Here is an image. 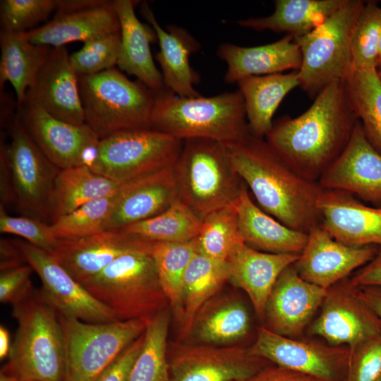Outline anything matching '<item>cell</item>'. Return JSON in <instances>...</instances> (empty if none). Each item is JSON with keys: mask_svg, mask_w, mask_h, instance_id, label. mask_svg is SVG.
I'll return each mask as SVG.
<instances>
[{"mask_svg": "<svg viewBox=\"0 0 381 381\" xmlns=\"http://www.w3.org/2000/svg\"><path fill=\"white\" fill-rule=\"evenodd\" d=\"M347 0H276L274 12L265 17L237 21L257 31L286 32L294 38L304 36L327 20Z\"/></svg>", "mask_w": 381, "mask_h": 381, "instance_id": "31", "label": "cell"}, {"mask_svg": "<svg viewBox=\"0 0 381 381\" xmlns=\"http://www.w3.org/2000/svg\"><path fill=\"white\" fill-rule=\"evenodd\" d=\"M120 25L121 44L117 66L155 92L164 90L162 73L156 67L150 44L157 39L152 27L143 23L135 13V1L114 0Z\"/></svg>", "mask_w": 381, "mask_h": 381, "instance_id": "28", "label": "cell"}, {"mask_svg": "<svg viewBox=\"0 0 381 381\" xmlns=\"http://www.w3.org/2000/svg\"><path fill=\"white\" fill-rule=\"evenodd\" d=\"M236 202L203 218L200 231L195 238L198 253L226 261L236 246L244 242L238 226Z\"/></svg>", "mask_w": 381, "mask_h": 381, "instance_id": "40", "label": "cell"}, {"mask_svg": "<svg viewBox=\"0 0 381 381\" xmlns=\"http://www.w3.org/2000/svg\"><path fill=\"white\" fill-rule=\"evenodd\" d=\"M318 182L324 189L346 191L381 208V155L366 140L359 121L344 151Z\"/></svg>", "mask_w": 381, "mask_h": 381, "instance_id": "18", "label": "cell"}, {"mask_svg": "<svg viewBox=\"0 0 381 381\" xmlns=\"http://www.w3.org/2000/svg\"><path fill=\"white\" fill-rule=\"evenodd\" d=\"M32 272L33 270L28 263L1 272V303L13 306L30 298L35 292L31 280Z\"/></svg>", "mask_w": 381, "mask_h": 381, "instance_id": "47", "label": "cell"}, {"mask_svg": "<svg viewBox=\"0 0 381 381\" xmlns=\"http://www.w3.org/2000/svg\"><path fill=\"white\" fill-rule=\"evenodd\" d=\"M246 381H323L318 377L302 373L280 368H263Z\"/></svg>", "mask_w": 381, "mask_h": 381, "instance_id": "50", "label": "cell"}, {"mask_svg": "<svg viewBox=\"0 0 381 381\" xmlns=\"http://www.w3.org/2000/svg\"><path fill=\"white\" fill-rule=\"evenodd\" d=\"M6 160L12 202L28 214L48 218L49 200L59 171L30 138L18 115L11 126V140L1 145Z\"/></svg>", "mask_w": 381, "mask_h": 381, "instance_id": "11", "label": "cell"}, {"mask_svg": "<svg viewBox=\"0 0 381 381\" xmlns=\"http://www.w3.org/2000/svg\"><path fill=\"white\" fill-rule=\"evenodd\" d=\"M249 326L250 318L244 305L227 299L217 301L207 309L203 306L197 315L193 331L201 341L219 344L242 338Z\"/></svg>", "mask_w": 381, "mask_h": 381, "instance_id": "38", "label": "cell"}, {"mask_svg": "<svg viewBox=\"0 0 381 381\" xmlns=\"http://www.w3.org/2000/svg\"><path fill=\"white\" fill-rule=\"evenodd\" d=\"M349 350L344 381H378L381 377V334Z\"/></svg>", "mask_w": 381, "mask_h": 381, "instance_id": "46", "label": "cell"}, {"mask_svg": "<svg viewBox=\"0 0 381 381\" xmlns=\"http://www.w3.org/2000/svg\"><path fill=\"white\" fill-rule=\"evenodd\" d=\"M354 287L381 286V248L366 265L354 272L349 281Z\"/></svg>", "mask_w": 381, "mask_h": 381, "instance_id": "49", "label": "cell"}, {"mask_svg": "<svg viewBox=\"0 0 381 381\" xmlns=\"http://www.w3.org/2000/svg\"><path fill=\"white\" fill-rule=\"evenodd\" d=\"M327 289L301 278L293 265L280 274L267 298L265 317L268 329L297 338L322 304Z\"/></svg>", "mask_w": 381, "mask_h": 381, "instance_id": "19", "label": "cell"}, {"mask_svg": "<svg viewBox=\"0 0 381 381\" xmlns=\"http://www.w3.org/2000/svg\"><path fill=\"white\" fill-rule=\"evenodd\" d=\"M229 278L230 269L226 260H214L198 252L195 254L184 276L181 339H185L192 332L200 309Z\"/></svg>", "mask_w": 381, "mask_h": 381, "instance_id": "33", "label": "cell"}, {"mask_svg": "<svg viewBox=\"0 0 381 381\" xmlns=\"http://www.w3.org/2000/svg\"><path fill=\"white\" fill-rule=\"evenodd\" d=\"M377 73L379 75V77L381 79V67H380L379 68L377 69Z\"/></svg>", "mask_w": 381, "mask_h": 381, "instance_id": "56", "label": "cell"}, {"mask_svg": "<svg viewBox=\"0 0 381 381\" xmlns=\"http://www.w3.org/2000/svg\"><path fill=\"white\" fill-rule=\"evenodd\" d=\"M378 381H381V377H380V380Z\"/></svg>", "mask_w": 381, "mask_h": 381, "instance_id": "57", "label": "cell"}, {"mask_svg": "<svg viewBox=\"0 0 381 381\" xmlns=\"http://www.w3.org/2000/svg\"><path fill=\"white\" fill-rule=\"evenodd\" d=\"M169 325V314L167 308L147 323L143 347L127 381H170L167 358Z\"/></svg>", "mask_w": 381, "mask_h": 381, "instance_id": "39", "label": "cell"}, {"mask_svg": "<svg viewBox=\"0 0 381 381\" xmlns=\"http://www.w3.org/2000/svg\"><path fill=\"white\" fill-rule=\"evenodd\" d=\"M237 83L244 99L250 132L260 138L271 130L273 115L284 97L300 86L298 71L250 76Z\"/></svg>", "mask_w": 381, "mask_h": 381, "instance_id": "30", "label": "cell"}, {"mask_svg": "<svg viewBox=\"0 0 381 381\" xmlns=\"http://www.w3.org/2000/svg\"><path fill=\"white\" fill-rule=\"evenodd\" d=\"M18 327L1 370L18 381H65V344L59 314L40 290L12 306Z\"/></svg>", "mask_w": 381, "mask_h": 381, "instance_id": "3", "label": "cell"}, {"mask_svg": "<svg viewBox=\"0 0 381 381\" xmlns=\"http://www.w3.org/2000/svg\"><path fill=\"white\" fill-rule=\"evenodd\" d=\"M358 121L344 80H335L304 113L273 122L265 140L296 173L318 181L346 147Z\"/></svg>", "mask_w": 381, "mask_h": 381, "instance_id": "1", "label": "cell"}, {"mask_svg": "<svg viewBox=\"0 0 381 381\" xmlns=\"http://www.w3.org/2000/svg\"><path fill=\"white\" fill-rule=\"evenodd\" d=\"M151 128L181 140L207 138L224 144L250 133L238 90L212 97H182L165 88L156 93Z\"/></svg>", "mask_w": 381, "mask_h": 381, "instance_id": "4", "label": "cell"}, {"mask_svg": "<svg viewBox=\"0 0 381 381\" xmlns=\"http://www.w3.org/2000/svg\"><path fill=\"white\" fill-rule=\"evenodd\" d=\"M141 13L152 27L159 45L156 59L160 65L165 87L182 97H197L202 95L194 85L200 81L199 74L190 64V56L200 44L184 29L171 25L164 30L146 2Z\"/></svg>", "mask_w": 381, "mask_h": 381, "instance_id": "25", "label": "cell"}, {"mask_svg": "<svg viewBox=\"0 0 381 381\" xmlns=\"http://www.w3.org/2000/svg\"><path fill=\"white\" fill-rule=\"evenodd\" d=\"M344 83L366 140L381 155V79L377 69L353 70Z\"/></svg>", "mask_w": 381, "mask_h": 381, "instance_id": "35", "label": "cell"}, {"mask_svg": "<svg viewBox=\"0 0 381 381\" xmlns=\"http://www.w3.org/2000/svg\"><path fill=\"white\" fill-rule=\"evenodd\" d=\"M144 342V333L129 345L95 381H127Z\"/></svg>", "mask_w": 381, "mask_h": 381, "instance_id": "48", "label": "cell"}, {"mask_svg": "<svg viewBox=\"0 0 381 381\" xmlns=\"http://www.w3.org/2000/svg\"><path fill=\"white\" fill-rule=\"evenodd\" d=\"M0 231L18 236L24 241L52 253L59 240L54 236L50 224L33 217H13L0 205Z\"/></svg>", "mask_w": 381, "mask_h": 381, "instance_id": "45", "label": "cell"}, {"mask_svg": "<svg viewBox=\"0 0 381 381\" xmlns=\"http://www.w3.org/2000/svg\"><path fill=\"white\" fill-rule=\"evenodd\" d=\"M299 255L262 252L241 243L226 260L229 280L247 294L258 315L265 317L266 303L277 279Z\"/></svg>", "mask_w": 381, "mask_h": 381, "instance_id": "27", "label": "cell"}, {"mask_svg": "<svg viewBox=\"0 0 381 381\" xmlns=\"http://www.w3.org/2000/svg\"><path fill=\"white\" fill-rule=\"evenodd\" d=\"M26 262L40 277V291L59 315L90 323H108L118 320L96 299L49 252L24 240L14 241Z\"/></svg>", "mask_w": 381, "mask_h": 381, "instance_id": "12", "label": "cell"}, {"mask_svg": "<svg viewBox=\"0 0 381 381\" xmlns=\"http://www.w3.org/2000/svg\"><path fill=\"white\" fill-rule=\"evenodd\" d=\"M320 226L335 240L350 246L381 248V208L369 207L343 190L324 189L318 202Z\"/></svg>", "mask_w": 381, "mask_h": 381, "instance_id": "22", "label": "cell"}, {"mask_svg": "<svg viewBox=\"0 0 381 381\" xmlns=\"http://www.w3.org/2000/svg\"><path fill=\"white\" fill-rule=\"evenodd\" d=\"M123 184L94 172L85 165L60 169L49 200L50 224L90 201L115 195Z\"/></svg>", "mask_w": 381, "mask_h": 381, "instance_id": "32", "label": "cell"}, {"mask_svg": "<svg viewBox=\"0 0 381 381\" xmlns=\"http://www.w3.org/2000/svg\"><path fill=\"white\" fill-rule=\"evenodd\" d=\"M239 230L244 243L260 251L301 254L308 234L292 229L264 212L250 198L246 186L236 202Z\"/></svg>", "mask_w": 381, "mask_h": 381, "instance_id": "29", "label": "cell"}, {"mask_svg": "<svg viewBox=\"0 0 381 381\" xmlns=\"http://www.w3.org/2000/svg\"><path fill=\"white\" fill-rule=\"evenodd\" d=\"M174 171L179 199L202 219L235 203L246 186L234 169L225 144L211 139L184 140Z\"/></svg>", "mask_w": 381, "mask_h": 381, "instance_id": "5", "label": "cell"}, {"mask_svg": "<svg viewBox=\"0 0 381 381\" xmlns=\"http://www.w3.org/2000/svg\"><path fill=\"white\" fill-rule=\"evenodd\" d=\"M178 198L174 164L123 183L116 194L106 230L157 216Z\"/></svg>", "mask_w": 381, "mask_h": 381, "instance_id": "23", "label": "cell"}, {"mask_svg": "<svg viewBox=\"0 0 381 381\" xmlns=\"http://www.w3.org/2000/svg\"><path fill=\"white\" fill-rule=\"evenodd\" d=\"M63 329L65 381H95L145 331L143 320L90 323L59 315Z\"/></svg>", "mask_w": 381, "mask_h": 381, "instance_id": "9", "label": "cell"}, {"mask_svg": "<svg viewBox=\"0 0 381 381\" xmlns=\"http://www.w3.org/2000/svg\"><path fill=\"white\" fill-rule=\"evenodd\" d=\"M0 87L9 82L20 105L52 47L32 43L25 33L1 32Z\"/></svg>", "mask_w": 381, "mask_h": 381, "instance_id": "34", "label": "cell"}, {"mask_svg": "<svg viewBox=\"0 0 381 381\" xmlns=\"http://www.w3.org/2000/svg\"><path fill=\"white\" fill-rule=\"evenodd\" d=\"M381 67V27L380 30L379 43H378V53L377 59V69Z\"/></svg>", "mask_w": 381, "mask_h": 381, "instance_id": "55", "label": "cell"}, {"mask_svg": "<svg viewBox=\"0 0 381 381\" xmlns=\"http://www.w3.org/2000/svg\"><path fill=\"white\" fill-rule=\"evenodd\" d=\"M253 356L275 365L302 373L323 381H344L349 350L298 340L259 327L255 342L248 349Z\"/></svg>", "mask_w": 381, "mask_h": 381, "instance_id": "13", "label": "cell"}, {"mask_svg": "<svg viewBox=\"0 0 381 381\" xmlns=\"http://www.w3.org/2000/svg\"><path fill=\"white\" fill-rule=\"evenodd\" d=\"M121 44V33L107 34L87 42L70 55L71 63L78 74L93 75L117 65Z\"/></svg>", "mask_w": 381, "mask_h": 381, "instance_id": "43", "label": "cell"}, {"mask_svg": "<svg viewBox=\"0 0 381 381\" xmlns=\"http://www.w3.org/2000/svg\"><path fill=\"white\" fill-rule=\"evenodd\" d=\"M0 381H18L15 377L10 375L9 374L4 372L3 370L0 371Z\"/></svg>", "mask_w": 381, "mask_h": 381, "instance_id": "54", "label": "cell"}, {"mask_svg": "<svg viewBox=\"0 0 381 381\" xmlns=\"http://www.w3.org/2000/svg\"><path fill=\"white\" fill-rule=\"evenodd\" d=\"M152 243L121 229H109L78 239L59 240L51 254L83 285L121 255Z\"/></svg>", "mask_w": 381, "mask_h": 381, "instance_id": "21", "label": "cell"}, {"mask_svg": "<svg viewBox=\"0 0 381 381\" xmlns=\"http://www.w3.org/2000/svg\"><path fill=\"white\" fill-rule=\"evenodd\" d=\"M202 221L190 207L178 198L161 214L121 229L150 242H187L198 236Z\"/></svg>", "mask_w": 381, "mask_h": 381, "instance_id": "36", "label": "cell"}, {"mask_svg": "<svg viewBox=\"0 0 381 381\" xmlns=\"http://www.w3.org/2000/svg\"><path fill=\"white\" fill-rule=\"evenodd\" d=\"M320 308L310 332L323 338L329 346L346 345L351 349L381 334V320L350 282L327 289Z\"/></svg>", "mask_w": 381, "mask_h": 381, "instance_id": "14", "label": "cell"}, {"mask_svg": "<svg viewBox=\"0 0 381 381\" xmlns=\"http://www.w3.org/2000/svg\"><path fill=\"white\" fill-rule=\"evenodd\" d=\"M261 360L241 347L179 345L169 360L170 381H246L263 368Z\"/></svg>", "mask_w": 381, "mask_h": 381, "instance_id": "15", "label": "cell"}, {"mask_svg": "<svg viewBox=\"0 0 381 381\" xmlns=\"http://www.w3.org/2000/svg\"><path fill=\"white\" fill-rule=\"evenodd\" d=\"M58 0H1V31L25 33L57 8Z\"/></svg>", "mask_w": 381, "mask_h": 381, "instance_id": "44", "label": "cell"}, {"mask_svg": "<svg viewBox=\"0 0 381 381\" xmlns=\"http://www.w3.org/2000/svg\"><path fill=\"white\" fill-rule=\"evenodd\" d=\"M183 143L152 128L117 132L99 140L89 168L126 183L174 164Z\"/></svg>", "mask_w": 381, "mask_h": 381, "instance_id": "10", "label": "cell"}, {"mask_svg": "<svg viewBox=\"0 0 381 381\" xmlns=\"http://www.w3.org/2000/svg\"><path fill=\"white\" fill-rule=\"evenodd\" d=\"M25 99L61 121L85 124L79 77L64 47L51 48Z\"/></svg>", "mask_w": 381, "mask_h": 381, "instance_id": "20", "label": "cell"}, {"mask_svg": "<svg viewBox=\"0 0 381 381\" xmlns=\"http://www.w3.org/2000/svg\"><path fill=\"white\" fill-rule=\"evenodd\" d=\"M116 194L90 201L59 217L50 224L54 236L58 240H73L106 230Z\"/></svg>", "mask_w": 381, "mask_h": 381, "instance_id": "41", "label": "cell"}, {"mask_svg": "<svg viewBox=\"0 0 381 381\" xmlns=\"http://www.w3.org/2000/svg\"><path fill=\"white\" fill-rule=\"evenodd\" d=\"M78 77L85 123L99 139L123 131L151 128L157 92L114 68Z\"/></svg>", "mask_w": 381, "mask_h": 381, "instance_id": "7", "label": "cell"}, {"mask_svg": "<svg viewBox=\"0 0 381 381\" xmlns=\"http://www.w3.org/2000/svg\"><path fill=\"white\" fill-rule=\"evenodd\" d=\"M10 334L4 325L0 326V359L4 360L8 357L11 347Z\"/></svg>", "mask_w": 381, "mask_h": 381, "instance_id": "53", "label": "cell"}, {"mask_svg": "<svg viewBox=\"0 0 381 381\" xmlns=\"http://www.w3.org/2000/svg\"><path fill=\"white\" fill-rule=\"evenodd\" d=\"M359 297L381 320V286L356 287Z\"/></svg>", "mask_w": 381, "mask_h": 381, "instance_id": "52", "label": "cell"}, {"mask_svg": "<svg viewBox=\"0 0 381 381\" xmlns=\"http://www.w3.org/2000/svg\"><path fill=\"white\" fill-rule=\"evenodd\" d=\"M152 244L119 257L83 286L118 320L149 322L167 308L152 255Z\"/></svg>", "mask_w": 381, "mask_h": 381, "instance_id": "6", "label": "cell"}, {"mask_svg": "<svg viewBox=\"0 0 381 381\" xmlns=\"http://www.w3.org/2000/svg\"><path fill=\"white\" fill-rule=\"evenodd\" d=\"M19 106L18 116L25 129L59 169L84 165L86 152L99 142V138L86 124L61 121L28 99Z\"/></svg>", "mask_w": 381, "mask_h": 381, "instance_id": "16", "label": "cell"}, {"mask_svg": "<svg viewBox=\"0 0 381 381\" xmlns=\"http://www.w3.org/2000/svg\"><path fill=\"white\" fill-rule=\"evenodd\" d=\"M365 3L347 0L327 20L308 34L294 38L302 54L298 71L300 87L310 97L353 71L351 40L356 20Z\"/></svg>", "mask_w": 381, "mask_h": 381, "instance_id": "8", "label": "cell"}, {"mask_svg": "<svg viewBox=\"0 0 381 381\" xmlns=\"http://www.w3.org/2000/svg\"><path fill=\"white\" fill-rule=\"evenodd\" d=\"M197 253L195 239L187 242H155L152 255L160 285L174 315L183 318V286L186 271Z\"/></svg>", "mask_w": 381, "mask_h": 381, "instance_id": "37", "label": "cell"}, {"mask_svg": "<svg viewBox=\"0 0 381 381\" xmlns=\"http://www.w3.org/2000/svg\"><path fill=\"white\" fill-rule=\"evenodd\" d=\"M24 256L15 241L1 238L0 270L1 272L18 267L26 264Z\"/></svg>", "mask_w": 381, "mask_h": 381, "instance_id": "51", "label": "cell"}, {"mask_svg": "<svg viewBox=\"0 0 381 381\" xmlns=\"http://www.w3.org/2000/svg\"><path fill=\"white\" fill-rule=\"evenodd\" d=\"M217 55L226 63L224 82L229 84L237 83L254 75L298 71L302 63L300 47L290 35L272 43L257 47L223 43L217 49Z\"/></svg>", "mask_w": 381, "mask_h": 381, "instance_id": "26", "label": "cell"}, {"mask_svg": "<svg viewBox=\"0 0 381 381\" xmlns=\"http://www.w3.org/2000/svg\"><path fill=\"white\" fill-rule=\"evenodd\" d=\"M378 249L347 246L318 225L308 234L307 243L293 266L304 280L327 289L366 265Z\"/></svg>", "mask_w": 381, "mask_h": 381, "instance_id": "17", "label": "cell"}, {"mask_svg": "<svg viewBox=\"0 0 381 381\" xmlns=\"http://www.w3.org/2000/svg\"><path fill=\"white\" fill-rule=\"evenodd\" d=\"M120 32L113 1L92 0L89 4L56 13L47 23L25 32L34 44L49 47L80 41L87 42L99 37Z\"/></svg>", "mask_w": 381, "mask_h": 381, "instance_id": "24", "label": "cell"}, {"mask_svg": "<svg viewBox=\"0 0 381 381\" xmlns=\"http://www.w3.org/2000/svg\"><path fill=\"white\" fill-rule=\"evenodd\" d=\"M225 145L234 169L264 212L306 234L320 224L318 202L324 188L318 181L296 173L265 140L251 133Z\"/></svg>", "mask_w": 381, "mask_h": 381, "instance_id": "2", "label": "cell"}, {"mask_svg": "<svg viewBox=\"0 0 381 381\" xmlns=\"http://www.w3.org/2000/svg\"><path fill=\"white\" fill-rule=\"evenodd\" d=\"M380 27L381 8L375 1H365L351 35L353 70L377 69Z\"/></svg>", "mask_w": 381, "mask_h": 381, "instance_id": "42", "label": "cell"}]
</instances>
